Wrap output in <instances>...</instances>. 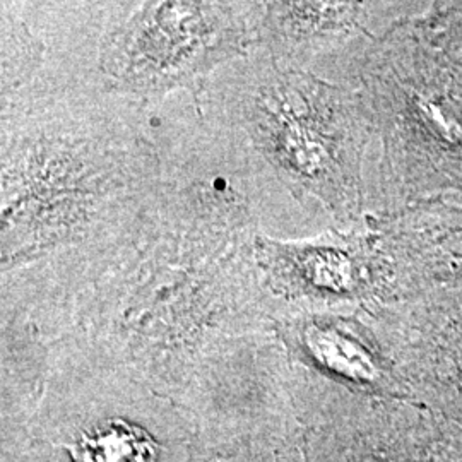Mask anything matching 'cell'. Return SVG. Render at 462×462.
<instances>
[{
	"mask_svg": "<svg viewBox=\"0 0 462 462\" xmlns=\"http://www.w3.org/2000/svg\"><path fill=\"white\" fill-rule=\"evenodd\" d=\"M261 2H133L106 34L99 76L116 95L154 106L179 93L200 97L219 69L254 50Z\"/></svg>",
	"mask_w": 462,
	"mask_h": 462,
	"instance_id": "obj_5",
	"label": "cell"
},
{
	"mask_svg": "<svg viewBox=\"0 0 462 462\" xmlns=\"http://www.w3.org/2000/svg\"><path fill=\"white\" fill-rule=\"evenodd\" d=\"M131 7L133 2L4 0L0 105L60 97L103 84V43Z\"/></svg>",
	"mask_w": 462,
	"mask_h": 462,
	"instance_id": "obj_6",
	"label": "cell"
},
{
	"mask_svg": "<svg viewBox=\"0 0 462 462\" xmlns=\"http://www.w3.org/2000/svg\"><path fill=\"white\" fill-rule=\"evenodd\" d=\"M264 295L252 240L208 242L154 221L81 300L108 317L139 356L170 362L209 329L244 317Z\"/></svg>",
	"mask_w": 462,
	"mask_h": 462,
	"instance_id": "obj_3",
	"label": "cell"
},
{
	"mask_svg": "<svg viewBox=\"0 0 462 462\" xmlns=\"http://www.w3.org/2000/svg\"><path fill=\"white\" fill-rule=\"evenodd\" d=\"M160 165L156 221L208 242L257 235L298 238L309 215L240 134L209 116L200 97L179 93L149 106Z\"/></svg>",
	"mask_w": 462,
	"mask_h": 462,
	"instance_id": "obj_4",
	"label": "cell"
},
{
	"mask_svg": "<svg viewBox=\"0 0 462 462\" xmlns=\"http://www.w3.org/2000/svg\"><path fill=\"white\" fill-rule=\"evenodd\" d=\"M149 108L103 84L0 105V271L83 297L156 217Z\"/></svg>",
	"mask_w": 462,
	"mask_h": 462,
	"instance_id": "obj_1",
	"label": "cell"
},
{
	"mask_svg": "<svg viewBox=\"0 0 462 462\" xmlns=\"http://www.w3.org/2000/svg\"><path fill=\"white\" fill-rule=\"evenodd\" d=\"M78 462H151L148 439L127 427H112L88 437L76 452Z\"/></svg>",
	"mask_w": 462,
	"mask_h": 462,
	"instance_id": "obj_9",
	"label": "cell"
},
{
	"mask_svg": "<svg viewBox=\"0 0 462 462\" xmlns=\"http://www.w3.org/2000/svg\"><path fill=\"white\" fill-rule=\"evenodd\" d=\"M355 226L314 236L252 238V257L264 293L314 300L368 297L394 269L389 236L379 228Z\"/></svg>",
	"mask_w": 462,
	"mask_h": 462,
	"instance_id": "obj_7",
	"label": "cell"
},
{
	"mask_svg": "<svg viewBox=\"0 0 462 462\" xmlns=\"http://www.w3.org/2000/svg\"><path fill=\"white\" fill-rule=\"evenodd\" d=\"M396 5L375 2H261L254 49L282 66L329 74L380 40Z\"/></svg>",
	"mask_w": 462,
	"mask_h": 462,
	"instance_id": "obj_8",
	"label": "cell"
},
{
	"mask_svg": "<svg viewBox=\"0 0 462 462\" xmlns=\"http://www.w3.org/2000/svg\"><path fill=\"white\" fill-rule=\"evenodd\" d=\"M200 103L245 139L307 213L322 209L345 228L360 221L374 129L356 89L254 49L216 72Z\"/></svg>",
	"mask_w": 462,
	"mask_h": 462,
	"instance_id": "obj_2",
	"label": "cell"
}]
</instances>
